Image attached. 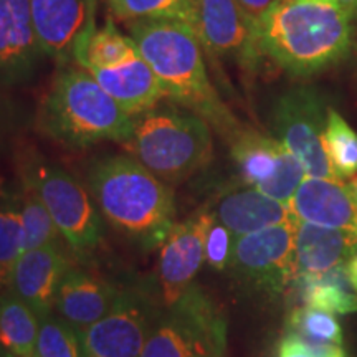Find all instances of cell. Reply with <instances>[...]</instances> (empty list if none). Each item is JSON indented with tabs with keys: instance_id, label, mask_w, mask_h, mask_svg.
I'll return each mask as SVG.
<instances>
[{
	"instance_id": "cell-1",
	"label": "cell",
	"mask_w": 357,
	"mask_h": 357,
	"mask_svg": "<svg viewBox=\"0 0 357 357\" xmlns=\"http://www.w3.org/2000/svg\"><path fill=\"white\" fill-rule=\"evenodd\" d=\"M129 32L169 100L204 118L230 144L245 126L213 88L195 30L176 20H136L129 22Z\"/></svg>"
},
{
	"instance_id": "cell-2",
	"label": "cell",
	"mask_w": 357,
	"mask_h": 357,
	"mask_svg": "<svg viewBox=\"0 0 357 357\" xmlns=\"http://www.w3.org/2000/svg\"><path fill=\"white\" fill-rule=\"evenodd\" d=\"M255 30L263 58L293 77L331 68L352 48V19L334 3L276 0Z\"/></svg>"
},
{
	"instance_id": "cell-3",
	"label": "cell",
	"mask_w": 357,
	"mask_h": 357,
	"mask_svg": "<svg viewBox=\"0 0 357 357\" xmlns=\"http://www.w3.org/2000/svg\"><path fill=\"white\" fill-rule=\"evenodd\" d=\"M88 187L101 215L147 248L159 247L176 225V197L137 159L105 155L88 171Z\"/></svg>"
},
{
	"instance_id": "cell-4",
	"label": "cell",
	"mask_w": 357,
	"mask_h": 357,
	"mask_svg": "<svg viewBox=\"0 0 357 357\" xmlns=\"http://www.w3.org/2000/svg\"><path fill=\"white\" fill-rule=\"evenodd\" d=\"M38 124L53 141L86 149L101 141L128 142L134 118L82 66H63L38 111Z\"/></svg>"
},
{
	"instance_id": "cell-5",
	"label": "cell",
	"mask_w": 357,
	"mask_h": 357,
	"mask_svg": "<svg viewBox=\"0 0 357 357\" xmlns=\"http://www.w3.org/2000/svg\"><path fill=\"white\" fill-rule=\"evenodd\" d=\"M126 147L160 181L177 184L211 164L212 129L189 109L155 106L134 116V131Z\"/></svg>"
},
{
	"instance_id": "cell-6",
	"label": "cell",
	"mask_w": 357,
	"mask_h": 357,
	"mask_svg": "<svg viewBox=\"0 0 357 357\" xmlns=\"http://www.w3.org/2000/svg\"><path fill=\"white\" fill-rule=\"evenodd\" d=\"M22 184L42 200L75 257L88 260L102 242L105 230L98 208L79 182L42 155L32 154L20 167Z\"/></svg>"
},
{
	"instance_id": "cell-7",
	"label": "cell",
	"mask_w": 357,
	"mask_h": 357,
	"mask_svg": "<svg viewBox=\"0 0 357 357\" xmlns=\"http://www.w3.org/2000/svg\"><path fill=\"white\" fill-rule=\"evenodd\" d=\"M225 319L194 284L171 306H162L141 357H225Z\"/></svg>"
},
{
	"instance_id": "cell-8",
	"label": "cell",
	"mask_w": 357,
	"mask_h": 357,
	"mask_svg": "<svg viewBox=\"0 0 357 357\" xmlns=\"http://www.w3.org/2000/svg\"><path fill=\"white\" fill-rule=\"evenodd\" d=\"M160 310L159 293L144 284L119 289L109 311L79 333L84 357H141Z\"/></svg>"
},
{
	"instance_id": "cell-9",
	"label": "cell",
	"mask_w": 357,
	"mask_h": 357,
	"mask_svg": "<svg viewBox=\"0 0 357 357\" xmlns=\"http://www.w3.org/2000/svg\"><path fill=\"white\" fill-rule=\"evenodd\" d=\"M328 108L316 89L300 86L278 96L271 109V134L310 177L337 178L323 144Z\"/></svg>"
},
{
	"instance_id": "cell-10",
	"label": "cell",
	"mask_w": 357,
	"mask_h": 357,
	"mask_svg": "<svg viewBox=\"0 0 357 357\" xmlns=\"http://www.w3.org/2000/svg\"><path fill=\"white\" fill-rule=\"evenodd\" d=\"M230 151L245 184L280 202L289 204L306 177L300 160L278 139L252 128H243L236 134Z\"/></svg>"
},
{
	"instance_id": "cell-11",
	"label": "cell",
	"mask_w": 357,
	"mask_h": 357,
	"mask_svg": "<svg viewBox=\"0 0 357 357\" xmlns=\"http://www.w3.org/2000/svg\"><path fill=\"white\" fill-rule=\"evenodd\" d=\"M298 218L236 236L230 268L247 283L278 294L296 278L294 235Z\"/></svg>"
},
{
	"instance_id": "cell-12",
	"label": "cell",
	"mask_w": 357,
	"mask_h": 357,
	"mask_svg": "<svg viewBox=\"0 0 357 357\" xmlns=\"http://www.w3.org/2000/svg\"><path fill=\"white\" fill-rule=\"evenodd\" d=\"M197 22L195 33L204 52L229 58L247 70L261 61L255 20L242 10L235 0H195Z\"/></svg>"
},
{
	"instance_id": "cell-13",
	"label": "cell",
	"mask_w": 357,
	"mask_h": 357,
	"mask_svg": "<svg viewBox=\"0 0 357 357\" xmlns=\"http://www.w3.org/2000/svg\"><path fill=\"white\" fill-rule=\"evenodd\" d=\"M98 0H30L40 50L58 63H75L79 48L96 30Z\"/></svg>"
},
{
	"instance_id": "cell-14",
	"label": "cell",
	"mask_w": 357,
	"mask_h": 357,
	"mask_svg": "<svg viewBox=\"0 0 357 357\" xmlns=\"http://www.w3.org/2000/svg\"><path fill=\"white\" fill-rule=\"evenodd\" d=\"M212 212H199L176 223L160 245L158 284L162 306H171L194 287V278L205 261V231Z\"/></svg>"
},
{
	"instance_id": "cell-15",
	"label": "cell",
	"mask_w": 357,
	"mask_h": 357,
	"mask_svg": "<svg viewBox=\"0 0 357 357\" xmlns=\"http://www.w3.org/2000/svg\"><path fill=\"white\" fill-rule=\"evenodd\" d=\"M71 266L63 245L26 250L13 265L7 288L42 318L53 311L56 289Z\"/></svg>"
},
{
	"instance_id": "cell-16",
	"label": "cell",
	"mask_w": 357,
	"mask_h": 357,
	"mask_svg": "<svg viewBox=\"0 0 357 357\" xmlns=\"http://www.w3.org/2000/svg\"><path fill=\"white\" fill-rule=\"evenodd\" d=\"M42 56L30 0H0V83L29 79Z\"/></svg>"
},
{
	"instance_id": "cell-17",
	"label": "cell",
	"mask_w": 357,
	"mask_h": 357,
	"mask_svg": "<svg viewBox=\"0 0 357 357\" xmlns=\"http://www.w3.org/2000/svg\"><path fill=\"white\" fill-rule=\"evenodd\" d=\"M289 208L301 222L357 234V200L339 178L306 176L289 200Z\"/></svg>"
},
{
	"instance_id": "cell-18",
	"label": "cell",
	"mask_w": 357,
	"mask_h": 357,
	"mask_svg": "<svg viewBox=\"0 0 357 357\" xmlns=\"http://www.w3.org/2000/svg\"><path fill=\"white\" fill-rule=\"evenodd\" d=\"M118 293L119 288L101 276L71 266L56 289L53 312L82 333L109 311Z\"/></svg>"
},
{
	"instance_id": "cell-19",
	"label": "cell",
	"mask_w": 357,
	"mask_h": 357,
	"mask_svg": "<svg viewBox=\"0 0 357 357\" xmlns=\"http://www.w3.org/2000/svg\"><path fill=\"white\" fill-rule=\"evenodd\" d=\"M89 73L132 118L154 109L160 100L167 98L166 88L141 53L116 68L91 70Z\"/></svg>"
},
{
	"instance_id": "cell-20",
	"label": "cell",
	"mask_w": 357,
	"mask_h": 357,
	"mask_svg": "<svg viewBox=\"0 0 357 357\" xmlns=\"http://www.w3.org/2000/svg\"><path fill=\"white\" fill-rule=\"evenodd\" d=\"M357 252L356 231L328 229L298 220L294 235V266L298 275H323L346 265Z\"/></svg>"
},
{
	"instance_id": "cell-21",
	"label": "cell",
	"mask_w": 357,
	"mask_h": 357,
	"mask_svg": "<svg viewBox=\"0 0 357 357\" xmlns=\"http://www.w3.org/2000/svg\"><path fill=\"white\" fill-rule=\"evenodd\" d=\"M212 213L234 236L253 234L294 218L289 204L280 202L253 187L222 197Z\"/></svg>"
},
{
	"instance_id": "cell-22",
	"label": "cell",
	"mask_w": 357,
	"mask_h": 357,
	"mask_svg": "<svg viewBox=\"0 0 357 357\" xmlns=\"http://www.w3.org/2000/svg\"><path fill=\"white\" fill-rule=\"evenodd\" d=\"M294 289L305 306L336 314L357 311V293L347 276L346 265L323 275H298L293 280Z\"/></svg>"
},
{
	"instance_id": "cell-23",
	"label": "cell",
	"mask_w": 357,
	"mask_h": 357,
	"mask_svg": "<svg viewBox=\"0 0 357 357\" xmlns=\"http://www.w3.org/2000/svg\"><path fill=\"white\" fill-rule=\"evenodd\" d=\"M40 318L12 289L0 293V347L10 354L35 357Z\"/></svg>"
},
{
	"instance_id": "cell-24",
	"label": "cell",
	"mask_w": 357,
	"mask_h": 357,
	"mask_svg": "<svg viewBox=\"0 0 357 357\" xmlns=\"http://www.w3.org/2000/svg\"><path fill=\"white\" fill-rule=\"evenodd\" d=\"M137 53L139 50L132 38L119 32L113 20H106V24L89 35L79 48L75 63L86 71L108 70L126 63Z\"/></svg>"
},
{
	"instance_id": "cell-25",
	"label": "cell",
	"mask_w": 357,
	"mask_h": 357,
	"mask_svg": "<svg viewBox=\"0 0 357 357\" xmlns=\"http://www.w3.org/2000/svg\"><path fill=\"white\" fill-rule=\"evenodd\" d=\"M323 144L339 181L357 176V132L334 108H328Z\"/></svg>"
},
{
	"instance_id": "cell-26",
	"label": "cell",
	"mask_w": 357,
	"mask_h": 357,
	"mask_svg": "<svg viewBox=\"0 0 357 357\" xmlns=\"http://www.w3.org/2000/svg\"><path fill=\"white\" fill-rule=\"evenodd\" d=\"M111 10L124 22L176 20L195 30V0H108Z\"/></svg>"
},
{
	"instance_id": "cell-27",
	"label": "cell",
	"mask_w": 357,
	"mask_h": 357,
	"mask_svg": "<svg viewBox=\"0 0 357 357\" xmlns=\"http://www.w3.org/2000/svg\"><path fill=\"white\" fill-rule=\"evenodd\" d=\"M24 250L20 197L0 192V287L7 288L12 268Z\"/></svg>"
},
{
	"instance_id": "cell-28",
	"label": "cell",
	"mask_w": 357,
	"mask_h": 357,
	"mask_svg": "<svg viewBox=\"0 0 357 357\" xmlns=\"http://www.w3.org/2000/svg\"><path fill=\"white\" fill-rule=\"evenodd\" d=\"M20 211L24 222V252L48 245H61L63 236L53 222L50 212L38 195L24 184L20 194Z\"/></svg>"
},
{
	"instance_id": "cell-29",
	"label": "cell",
	"mask_w": 357,
	"mask_h": 357,
	"mask_svg": "<svg viewBox=\"0 0 357 357\" xmlns=\"http://www.w3.org/2000/svg\"><path fill=\"white\" fill-rule=\"evenodd\" d=\"M35 357H84L79 333L56 312L40 318Z\"/></svg>"
},
{
	"instance_id": "cell-30",
	"label": "cell",
	"mask_w": 357,
	"mask_h": 357,
	"mask_svg": "<svg viewBox=\"0 0 357 357\" xmlns=\"http://www.w3.org/2000/svg\"><path fill=\"white\" fill-rule=\"evenodd\" d=\"M289 333L296 336L326 341L342 346V329L333 312L316 310L311 306H301L293 310L288 319Z\"/></svg>"
},
{
	"instance_id": "cell-31",
	"label": "cell",
	"mask_w": 357,
	"mask_h": 357,
	"mask_svg": "<svg viewBox=\"0 0 357 357\" xmlns=\"http://www.w3.org/2000/svg\"><path fill=\"white\" fill-rule=\"evenodd\" d=\"M235 238L236 236H234V234L227 227H223L212 213V220L208 223L207 231H205L204 242L207 265L217 271H223L230 268L231 257H234Z\"/></svg>"
},
{
	"instance_id": "cell-32",
	"label": "cell",
	"mask_w": 357,
	"mask_h": 357,
	"mask_svg": "<svg viewBox=\"0 0 357 357\" xmlns=\"http://www.w3.org/2000/svg\"><path fill=\"white\" fill-rule=\"evenodd\" d=\"M293 334V333H291ZM296 336V334H294ZM298 341L306 347L311 357H347L346 351L342 349L341 344H334V342L326 341H312V339H306L301 336H296Z\"/></svg>"
},
{
	"instance_id": "cell-33",
	"label": "cell",
	"mask_w": 357,
	"mask_h": 357,
	"mask_svg": "<svg viewBox=\"0 0 357 357\" xmlns=\"http://www.w3.org/2000/svg\"><path fill=\"white\" fill-rule=\"evenodd\" d=\"M278 357H311L294 334L288 333L278 346Z\"/></svg>"
},
{
	"instance_id": "cell-34",
	"label": "cell",
	"mask_w": 357,
	"mask_h": 357,
	"mask_svg": "<svg viewBox=\"0 0 357 357\" xmlns=\"http://www.w3.org/2000/svg\"><path fill=\"white\" fill-rule=\"evenodd\" d=\"M252 20H260L273 7L276 0H235Z\"/></svg>"
},
{
	"instance_id": "cell-35",
	"label": "cell",
	"mask_w": 357,
	"mask_h": 357,
	"mask_svg": "<svg viewBox=\"0 0 357 357\" xmlns=\"http://www.w3.org/2000/svg\"><path fill=\"white\" fill-rule=\"evenodd\" d=\"M333 3L337 8H341L351 19H356L357 17V0H333Z\"/></svg>"
},
{
	"instance_id": "cell-36",
	"label": "cell",
	"mask_w": 357,
	"mask_h": 357,
	"mask_svg": "<svg viewBox=\"0 0 357 357\" xmlns=\"http://www.w3.org/2000/svg\"><path fill=\"white\" fill-rule=\"evenodd\" d=\"M346 271H347V276H349L352 287H354L357 293V252L349 258V261L346 263Z\"/></svg>"
},
{
	"instance_id": "cell-37",
	"label": "cell",
	"mask_w": 357,
	"mask_h": 357,
	"mask_svg": "<svg viewBox=\"0 0 357 357\" xmlns=\"http://www.w3.org/2000/svg\"><path fill=\"white\" fill-rule=\"evenodd\" d=\"M347 185H349L351 192H352V194H354V197H356V200H357V176L352 177L351 182H349V184H347Z\"/></svg>"
},
{
	"instance_id": "cell-38",
	"label": "cell",
	"mask_w": 357,
	"mask_h": 357,
	"mask_svg": "<svg viewBox=\"0 0 357 357\" xmlns=\"http://www.w3.org/2000/svg\"><path fill=\"white\" fill-rule=\"evenodd\" d=\"M303 2H316V3H333V0H303Z\"/></svg>"
},
{
	"instance_id": "cell-39",
	"label": "cell",
	"mask_w": 357,
	"mask_h": 357,
	"mask_svg": "<svg viewBox=\"0 0 357 357\" xmlns=\"http://www.w3.org/2000/svg\"><path fill=\"white\" fill-rule=\"evenodd\" d=\"M2 357H22V356H15V354H10V352L3 351V354H2Z\"/></svg>"
},
{
	"instance_id": "cell-40",
	"label": "cell",
	"mask_w": 357,
	"mask_h": 357,
	"mask_svg": "<svg viewBox=\"0 0 357 357\" xmlns=\"http://www.w3.org/2000/svg\"><path fill=\"white\" fill-rule=\"evenodd\" d=\"M0 124H2V116H0Z\"/></svg>"
}]
</instances>
